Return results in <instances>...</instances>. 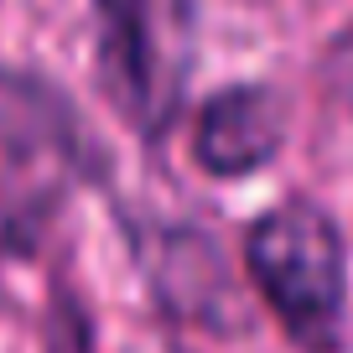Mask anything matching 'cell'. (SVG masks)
<instances>
[{"label": "cell", "instance_id": "obj_4", "mask_svg": "<svg viewBox=\"0 0 353 353\" xmlns=\"http://www.w3.org/2000/svg\"><path fill=\"white\" fill-rule=\"evenodd\" d=\"M332 83H338V94L348 99V110H353V32L338 42V52H332Z\"/></svg>", "mask_w": 353, "mask_h": 353}, {"label": "cell", "instance_id": "obj_1", "mask_svg": "<svg viewBox=\"0 0 353 353\" xmlns=\"http://www.w3.org/2000/svg\"><path fill=\"white\" fill-rule=\"evenodd\" d=\"M250 281L260 286L265 307L281 317L291 343L312 353H332L343 332V234L317 203H276L250 223L244 239Z\"/></svg>", "mask_w": 353, "mask_h": 353}, {"label": "cell", "instance_id": "obj_3", "mask_svg": "<svg viewBox=\"0 0 353 353\" xmlns=\"http://www.w3.org/2000/svg\"><path fill=\"white\" fill-rule=\"evenodd\" d=\"M110 21V57L130 114H161L172 99V47L161 37V0H99Z\"/></svg>", "mask_w": 353, "mask_h": 353}, {"label": "cell", "instance_id": "obj_2", "mask_svg": "<svg viewBox=\"0 0 353 353\" xmlns=\"http://www.w3.org/2000/svg\"><path fill=\"white\" fill-rule=\"evenodd\" d=\"M286 141V104L276 88L239 83L223 88L203 104L198 130H192V156L213 176H244L260 172Z\"/></svg>", "mask_w": 353, "mask_h": 353}]
</instances>
